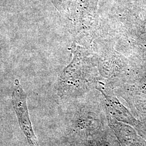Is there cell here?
<instances>
[{
	"label": "cell",
	"mask_w": 146,
	"mask_h": 146,
	"mask_svg": "<svg viewBox=\"0 0 146 146\" xmlns=\"http://www.w3.org/2000/svg\"><path fill=\"white\" fill-rule=\"evenodd\" d=\"M12 104L21 130L30 146H39L33 131L27 107V96L18 79L14 81Z\"/></svg>",
	"instance_id": "6da1fadb"
},
{
	"label": "cell",
	"mask_w": 146,
	"mask_h": 146,
	"mask_svg": "<svg viewBox=\"0 0 146 146\" xmlns=\"http://www.w3.org/2000/svg\"><path fill=\"white\" fill-rule=\"evenodd\" d=\"M68 0H52V2L55 7L60 11H63L64 9L66 3Z\"/></svg>",
	"instance_id": "7a4b0ae2"
}]
</instances>
